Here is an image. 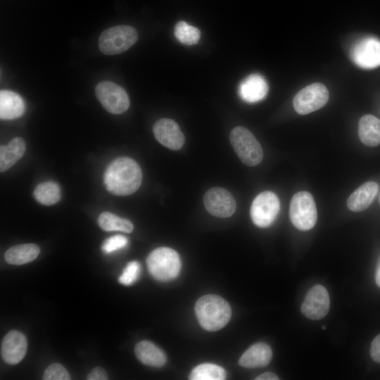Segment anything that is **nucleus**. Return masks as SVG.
I'll list each match as a JSON object with an SVG mask.
<instances>
[{
  "label": "nucleus",
  "mask_w": 380,
  "mask_h": 380,
  "mask_svg": "<svg viewBox=\"0 0 380 380\" xmlns=\"http://www.w3.org/2000/svg\"><path fill=\"white\" fill-rule=\"evenodd\" d=\"M142 172L133 159L120 157L114 160L103 175L106 189L112 194L127 196L134 193L140 186Z\"/></svg>",
  "instance_id": "1"
},
{
  "label": "nucleus",
  "mask_w": 380,
  "mask_h": 380,
  "mask_svg": "<svg viewBox=\"0 0 380 380\" xmlns=\"http://www.w3.org/2000/svg\"><path fill=\"white\" fill-rule=\"evenodd\" d=\"M195 312L201 326L209 331L223 328L232 316L231 307L227 301L212 294L203 296L196 301Z\"/></svg>",
  "instance_id": "2"
},
{
  "label": "nucleus",
  "mask_w": 380,
  "mask_h": 380,
  "mask_svg": "<svg viewBox=\"0 0 380 380\" xmlns=\"http://www.w3.org/2000/svg\"><path fill=\"white\" fill-rule=\"evenodd\" d=\"M146 265L151 276L161 281L175 279L181 270L179 254L168 247H160L153 250L147 257Z\"/></svg>",
  "instance_id": "3"
},
{
  "label": "nucleus",
  "mask_w": 380,
  "mask_h": 380,
  "mask_svg": "<svg viewBox=\"0 0 380 380\" xmlns=\"http://www.w3.org/2000/svg\"><path fill=\"white\" fill-rule=\"evenodd\" d=\"M138 39L135 28L121 25L103 31L99 38V47L105 55L122 53L132 46Z\"/></svg>",
  "instance_id": "4"
},
{
  "label": "nucleus",
  "mask_w": 380,
  "mask_h": 380,
  "mask_svg": "<svg viewBox=\"0 0 380 380\" xmlns=\"http://www.w3.org/2000/svg\"><path fill=\"white\" fill-rule=\"evenodd\" d=\"M231 144L239 159L246 165L254 167L260 163L263 152L254 135L243 127H236L230 132Z\"/></svg>",
  "instance_id": "5"
},
{
  "label": "nucleus",
  "mask_w": 380,
  "mask_h": 380,
  "mask_svg": "<svg viewBox=\"0 0 380 380\" xmlns=\"http://www.w3.org/2000/svg\"><path fill=\"white\" fill-rule=\"evenodd\" d=\"M289 216L293 226L299 230L307 231L315 225L317 208L310 193L300 191L293 195L290 203Z\"/></svg>",
  "instance_id": "6"
},
{
  "label": "nucleus",
  "mask_w": 380,
  "mask_h": 380,
  "mask_svg": "<svg viewBox=\"0 0 380 380\" xmlns=\"http://www.w3.org/2000/svg\"><path fill=\"white\" fill-rule=\"evenodd\" d=\"M329 93L325 85L315 82L303 87L294 96L293 104L300 115H307L326 105Z\"/></svg>",
  "instance_id": "7"
},
{
  "label": "nucleus",
  "mask_w": 380,
  "mask_h": 380,
  "mask_svg": "<svg viewBox=\"0 0 380 380\" xmlns=\"http://www.w3.org/2000/svg\"><path fill=\"white\" fill-rule=\"evenodd\" d=\"M95 94L102 106L112 114L123 113L129 106L126 91L113 82L103 81L98 83Z\"/></svg>",
  "instance_id": "8"
},
{
  "label": "nucleus",
  "mask_w": 380,
  "mask_h": 380,
  "mask_svg": "<svg viewBox=\"0 0 380 380\" xmlns=\"http://www.w3.org/2000/svg\"><path fill=\"white\" fill-rule=\"evenodd\" d=\"M280 210V202L272 191H265L254 198L251 207V217L258 227L265 228L275 220Z\"/></svg>",
  "instance_id": "9"
},
{
  "label": "nucleus",
  "mask_w": 380,
  "mask_h": 380,
  "mask_svg": "<svg viewBox=\"0 0 380 380\" xmlns=\"http://www.w3.org/2000/svg\"><path fill=\"white\" fill-rule=\"evenodd\" d=\"M353 61L359 67L371 69L380 65V40L366 37L357 41L350 51Z\"/></svg>",
  "instance_id": "10"
},
{
  "label": "nucleus",
  "mask_w": 380,
  "mask_h": 380,
  "mask_svg": "<svg viewBox=\"0 0 380 380\" xmlns=\"http://www.w3.org/2000/svg\"><path fill=\"white\" fill-rule=\"evenodd\" d=\"M203 203L208 213L217 217H229L236 210L234 198L230 192L220 187L210 189L204 195Z\"/></svg>",
  "instance_id": "11"
},
{
  "label": "nucleus",
  "mask_w": 380,
  "mask_h": 380,
  "mask_svg": "<svg viewBox=\"0 0 380 380\" xmlns=\"http://www.w3.org/2000/svg\"><path fill=\"white\" fill-rule=\"evenodd\" d=\"M329 306L327 290L322 285H316L307 293L301 305V312L306 317L317 320L327 315Z\"/></svg>",
  "instance_id": "12"
},
{
  "label": "nucleus",
  "mask_w": 380,
  "mask_h": 380,
  "mask_svg": "<svg viewBox=\"0 0 380 380\" xmlns=\"http://www.w3.org/2000/svg\"><path fill=\"white\" fill-rule=\"evenodd\" d=\"M153 131L157 141L170 149L179 150L184 145V136L173 120L163 118L158 120Z\"/></svg>",
  "instance_id": "13"
},
{
  "label": "nucleus",
  "mask_w": 380,
  "mask_h": 380,
  "mask_svg": "<svg viewBox=\"0 0 380 380\" xmlns=\"http://www.w3.org/2000/svg\"><path fill=\"white\" fill-rule=\"evenodd\" d=\"M27 343L26 337L21 332L13 330L4 337L1 344V357L8 364L16 365L25 357Z\"/></svg>",
  "instance_id": "14"
},
{
  "label": "nucleus",
  "mask_w": 380,
  "mask_h": 380,
  "mask_svg": "<svg viewBox=\"0 0 380 380\" xmlns=\"http://www.w3.org/2000/svg\"><path fill=\"white\" fill-rule=\"evenodd\" d=\"M268 85L265 78L258 74L251 75L239 84V94L241 99L248 103L258 102L265 98Z\"/></svg>",
  "instance_id": "15"
},
{
  "label": "nucleus",
  "mask_w": 380,
  "mask_h": 380,
  "mask_svg": "<svg viewBox=\"0 0 380 380\" xmlns=\"http://www.w3.org/2000/svg\"><path fill=\"white\" fill-rule=\"evenodd\" d=\"M379 190L377 183L367 182L355 189L348 197L347 206L353 212H361L372 203Z\"/></svg>",
  "instance_id": "16"
},
{
  "label": "nucleus",
  "mask_w": 380,
  "mask_h": 380,
  "mask_svg": "<svg viewBox=\"0 0 380 380\" xmlns=\"http://www.w3.org/2000/svg\"><path fill=\"white\" fill-rule=\"evenodd\" d=\"M272 357L271 348L264 343H257L251 346L241 355L239 364L246 368L267 366Z\"/></svg>",
  "instance_id": "17"
},
{
  "label": "nucleus",
  "mask_w": 380,
  "mask_h": 380,
  "mask_svg": "<svg viewBox=\"0 0 380 380\" xmlns=\"http://www.w3.org/2000/svg\"><path fill=\"white\" fill-rule=\"evenodd\" d=\"M25 110V101L18 94L11 90L0 91V118L1 120L20 118Z\"/></svg>",
  "instance_id": "18"
},
{
  "label": "nucleus",
  "mask_w": 380,
  "mask_h": 380,
  "mask_svg": "<svg viewBox=\"0 0 380 380\" xmlns=\"http://www.w3.org/2000/svg\"><path fill=\"white\" fill-rule=\"evenodd\" d=\"M134 352L138 360L146 365L160 367L167 361L165 353L148 341L138 343L134 348Z\"/></svg>",
  "instance_id": "19"
},
{
  "label": "nucleus",
  "mask_w": 380,
  "mask_h": 380,
  "mask_svg": "<svg viewBox=\"0 0 380 380\" xmlns=\"http://www.w3.org/2000/svg\"><path fill=\"white\" fill-rule=\"evenodd\" d=\"M358 136L367 146L380 144V120L372 115H365L359 120Z\"/></svg>",
  "instance_id": "20"
},
{
  "label": "nucleus",
  "mask_w": 380,
  "mask_h": 380,
  "mask_svg": "<svg viewBox=\"0 0 380 380\" xmlns=\"http://www.w3.org/2000/svg\"><path fill=\"white\" fill-rule=\"evenodd\" d=\"M25 143L20 137L13 138L7 145L0 148V170L1 172L11 167L23 156Z\"/></svg>",
  "instance_id": "21"
},
{
  "label": "nucleus",
  "mask_w": 380,
  "mask_h": 380,
  "mask_svg": "<svg viewBox=\"0 0 380 380\" xmlns=\"http://www.w3.org/2000/svg\"><path fill=\"white\" fill-rule=\"evenodd\" d=\"M39 252V246L34 243L16 245L6 251L4 258L9 264L23 265L36 259Z\"/></svg>",
  "instance_id": "22"
},
{
  "label": "nucleus",
  "mask_w": 380,
  "mask_h": 380,
  "mask_svg": "<svg viewBox=\"0 0 380 380\" xmlns=\"http://www.w3.org/2000/svg\"><path fill=\"white\" fill-rule=\"evenodd\" d=\"M33 196L39 203L44 205H51L61 199V189L55 182H44L35 187Z\"/></svg>",
  "instance_id": "23"
},
{
  "label": "nucleus",
  "mask_w": 380,
  "mask_h": 380,
  "mask_svg": "<svg viewBox=\"0 0 380 380\" xmlns=\"http://www.w3.org/2000/svg\"><path fill=\"white\" fill-rule=\"evenodd\" d=\"M99 227L104 231H120L125 233H131L134 229L132 223L126 219L121 218L111 213L103 212L99 218Z\"/></svg>",
  "instance_id": "24"
},
{
  "label": "nucleus",
  "mask_w": 380,
  "mask_h": 380,
  "mask_svg": "<svg viewBox=\"0 0 380 380\" xmlns=\"http://www.w3.org/2000/svg\"><path fill=\"white\" fill-rule=\"evenodd\" d=\"M225 370L219 365L204 363L194 367L189 374L191 380H224L226 379Z\"/></svg>",
  "instance_id": "25"
},
{
  "label": "nucleus",
  "mask_w": 380,
  "mask_h": 380,
  "mask_svg": "<svg viewBox=\"0 0 380 380\" xmlns=\"http://www.w3.org/2000/svg\"><path fill=\"white\" fill-rule=\"evenodd\" d=\"M177 39L185 45L196 44L201 38L200 30L184 21L178 22L174 29Z\"/></svg>",
  "instance_id": "26"
},
{
  "label": "nucleus",
  "mask_w": 380,
  "mask_h": 380,
  "mask_svg": "<svg viewBox=\"0 0 380 380\" xmlns=\"http://www.w3.org/2000/svg\"><path fill=\"white\" fill-rule=\"evenodd\" d=\"M140 271V264L137 261H131L127 264L118 281L125 286L132 285L138 279Z\"/></svg>",
  "instance_id": "27"
},
{
  "label": "nucleus",
  "mask_w": 380,
  "mask_h": 380,
  "mask_svg": "<svg viewBox=\"0 0 380 380\" xmlns=\"http://www.w3.org/2000/svg\"><path fill=\"white\" fill-rule=\"evenodd\" d=\"M42 379L44 380H69L70 376L62 365L53 363L46 369Z\"/></svg>",
  "instance_id": "28"
},
{
  "label": "nucleus",
  "mask_w": 380,
  "mask_h": 380,
  "mask_svg": "<svg viewBox=\"0 0 380 380\" xmlns=\"http://www.w3.org/2000/svg\"><path fill=\"white\" fill-rule=\"evenodd\" d=\"M128 243L127 239L122 235H115L108 238L102 245V250L106 253H111L125 248Z\"/></svg>",
  "instance_id": "29"
},
{
  "label": "nucleus",
  "mask_w": 380,
  "mask_h": 380,
  "mask_svg": "<svg viewBox=\"0 0 380 380\" xmlns=\"http://www.w3.org/2000/svg\"><path fill=\"white\" fill-rule=\"evenodd\" d=\"M370 355L374 361L380 363V334L376 336L372 341Z\"/></svg>",
  "instance_id": "30"
},
{
  "label": "nucleus",
  "mask_w": 380,
  "mask_h": 380,
  "mask_svg": "<svg viewBox=\"0 0 380 380\" xmlns=\"http://www.w3.org/2000/svg\"><path fill=\"white\" fill-rule=\"evenodd\" d=\"M87 379L88 380H107L108 376L104 369L96 367L90 372Z\"/></svg>",
  "instance_id": "31"
},
{
  "label": "nucleus",
  "mask_w": 380,
  "mask_h": 380,
  "mask_svg": "<svg viewBox=\"0 0 380 380\" xmlns=\"http://www.w3.org/2000/svg\"><path fill=\"white\" fill-rule=\"evenodd\" d=\"M255 380H278V376L272 372H265L258 376H257Z\"/></svg>",
  "instance_id": "32"
},
{
  "label": "nucleus",
  "mask_w": 380,
  "mask_h": 380,
  "mask_svg": "<svg viewBox=\"0 0 380 380\" xmlns=\"http://www.w3.org/2000/svg\"><path fill=\"white\" fill-rule=\"evenodd\" d=\"M375 280H376V284L379 286V287H380V261L376 268Z\"/></svg>",
  "instance_id": "33"
},
{
  "label": "nucleus",
  "mask_w": 380,
  "mask_h": 380,
  "mask_svg": "<svg viewBox=\"0 0 380 380\" xmlns=\"http://www.w3.org/2000/svg\"><path fill=\"white\" fill-rule=\"evenodd\" d=\"M379 204H380V194H379Z\"/></svg>",
  "instance_id": "34"
},
{
  "label": "nucleus",
  "mask_w": 380,
  "mask_h": 380,
  "mask_svg": "<svg viewBox=\"0 0 380 380\" xmlns=\"http://www.w3.org/2000/svg\"><path fill=\"white\" fill-rule=\"evenodd\" d=\"M326 329L325 326H322V329Z\"/></svg>",
  "instance_id": "35"
}]
</instances>
